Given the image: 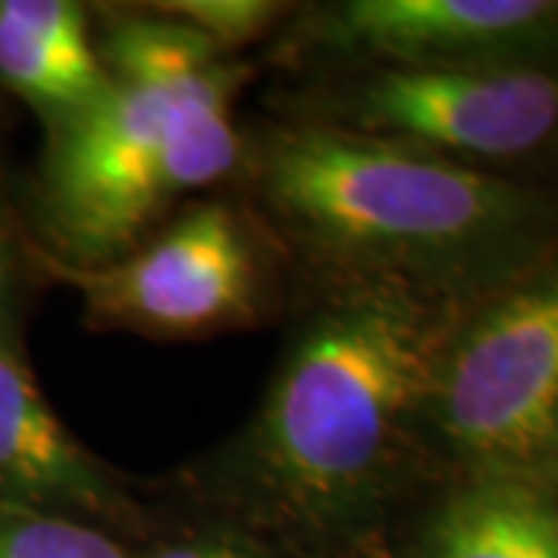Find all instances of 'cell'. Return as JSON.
<instances>
[{"mask_svg": "<svg viewBox=\"0 0 558 558\" xmlns=\"http://www.w3.org/2000/svg\"><path fill=\"white\" fill-rule=\"evenodd\" d=\"M447 344L418 292L329 282L220 459L233 521L295 558L354 553L398 490Z\"/></svg>", "mask_w": 558, "mask_h": 558, "instance_id": "obj_1", "label": "cell"}, {"mask_svg": "<svg viewBox=\"0 0 558 558\" xmlns=\"http://www.w3.org/2000/svg\"><path fill=\"white\" fill-rule=\"evenodd\" d=\"M255 190L270 223L329 282L410 292L487 267L537 215L506 180L319 121L267 137Z\"/></svg>", "mask_w": 558, "mask_h": 558, "instance_id": "obj_2", "label": "cell"}, {"mask_svg": "<svg viewBox=\"0 0 558 558\" xmlns=\"http://www.w3.org/2000/svg\"><path fill=\"white\" fill-rule=\"evenodd\" d=\"M242 78L193 90L109 78L100 100L57 128L40 168L57 260L124 258L174 202L227 178L242 159L230 112Z\"/></svg>", "mask_w": 558, "mask_h": 558, "instance_id": "obj_3", "label": "cell"}, {"mask_svg": "<svg viewBox=\"0 0 558 558\" xmlns=\"http://www.w3.org/2000/svg\"><path fill=\"white\" fill-rule=\"evenodd\" d=\"M428 422L472 478L558 481V260L450 339Z\"/></svg>", "mask_w": 558, "mask_h": 558, "instance_id": "obj_4", "label": "cell"}, {"mask_svg": "<svg viewBox=\"0 0 558 558\" xmlns=\"http://www.w3.org/2000/svg\"><path fill=\"white\" fill-rule=\"evenodd\" d=\"M102 329L146 339H208L252 326L270 267L252 220L227 202H199L156 240L100 267L47 258Z\"/></svg>", "mask_w": 558, "mask_h": 558, "instance_id": "obj_5", "label": "cell"}, {"mask_svg": "<svg viewBox=\"0 0 558 558\" xmlns=\"http://www.w3.org/2000/svg\"><path fill=\"white\" fill-rule=\"evenodd\" d=\"M558 121V81L534 69L376 65L336 90L319 124L413 149L519 156Z\"/></svg>", "mask_w": 558, "mask_h": 558, "instance_id": "obj_6", "label": "cell"}, {"mask_svg": "<svg viewBox=\"0 0 558 558\" xmlns=\"http://www.w3.org/2000/svg\"><path fill=\"white\" fill-rule=\"evenodd\" d=\"M558 16L546 0H348L319 10L307 44L391 65H465Z\"/></svg>", "mask_w": 558, "mask_h": 558, "instance_id": "obj_7", "label": "cell"}, {"mask_svg": "<svg viewBox=\"0 0 558 558\" xmlns=\"http://www.w3.org/2000/svg\"><path fill=\"white\" fill-rule=\"evenodd\" d=\"M0 506L100 527L128 515L119 484L44 398L16 326L0 336Z\"/></svg>", "mask_w": 558, "mask_h": 558, "instance_id": "obj_8", "label": "cell"}, {"mask_svg": "<svg viewBox=\"0 0 558 558\" xmlns=\"http://www.w3.org/2000/svg\"><path fill=\"white\" fill-rule=\"evenodd\" d=\"M0 84L50 131L81 116L109 87L87 13L72 0H0Z\"/></svg>", "mask_w": 558, "mask_h": 558, "instance_id": "obj_9", "label": "cell"}, {"mask_svg": "<svg viewBox=\"0 0 558 558\" xmlns=\"http://www.w3.org/2000/svg\"><path fill=\"white\" fill-rule=\"evenodd\" d=\"M400 558H558V497L524 481L469 478Z\"/></svg>", "mask_w": 558, "mask_h": 558, "instance_id": "obj_10", "label": "cell"}, {"mask_svg": "<svg viewBox=\"0 0 558 558\" xmlns=\"http://www.w3.org/2000/svg\"><path fill=\"white\" fill-rule=\"evenodd\" d=\"M100 62L112 81L168 90H193L245 75L202 35L153 13L116 22L102 40Z\"/></svg>", "mask_w": 558, "mask_h": 558, "instance_id": "obj_11", "label": "cell"}, {"mask_svg": "<svg viewBox=\"0 0 558 558\" xmlns=\"http://www.w3.org/2000/svg\"><path fill=\"white\" fill-rule=\"evenodd\" d=\"M0 558H137L100 524L0 506Z\"/></svg>", "mask_w": 558, "mask_h": 558, "instance_id": "obj_12", "label": "cell"}, {"mask_svg": "<svg viewBox=\"0 0 558 558\" xmlns=\"http://www.w3.org/2000/svg\"><path fill=\"white\" fill-rule=\"evenodd\" d=\"M286 10L289 7L277 0H161L146 7V13L202 35L223 57L264 38Z\"/></svg>", "mask_w": 558, "mask_h": 558, "instance_id": "obj_13", "label": "cell"}, {"mask_svg": "<svg viewBox=\"0 0 558 558\" xmlns=\"http://www.w3.org/2000/svg\"><path fill=\"white\" fill-rule=\"evenodd\" d=\"M137 558H295L236 521L178 531Z\"/></svg>", "mask_w": 558, "mask_h": 558, "instance_id": "obj_14", "label": "cell"}, {"mask_svg": "<svg viewBox=\"0 0 558 558\" xmlns=\"http://www.w3.org/2000/svg\"><path fill=\"white\" fill-rule=\"evenodd\" d=\"M13 326H16L13 323V242L0 205V336Z\"/></svg>", "mask_w": 558, "mask_h": 558, "instance_id": "obj_15", "label": "cell"}]
</instances>
